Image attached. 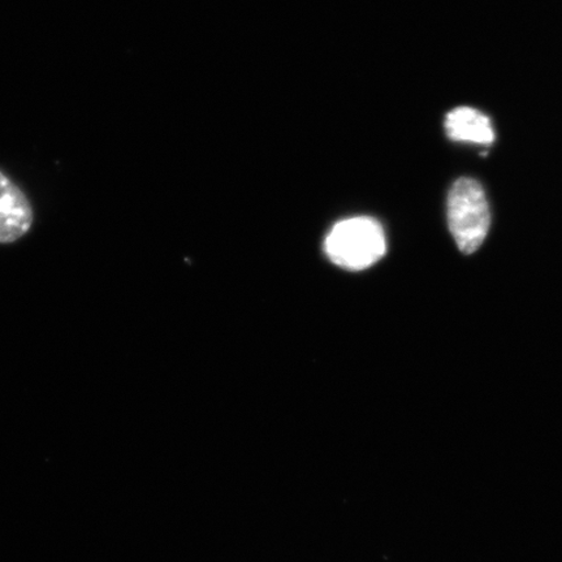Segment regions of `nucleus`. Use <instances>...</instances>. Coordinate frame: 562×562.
I'll return each mask as SVG.
<instances>
[{"label":"nucleus","instance_id":"3","mask_svg":"<svg viewBox=\"0 0 562 562\" xmlns=\"http://www.w3.org/2000/svg\"><path fill=\"white\" fill-rule=\"evenodd\" d=\"M34 222L32 203L15 181L0 171V245H10L30 234Z\"/></svg>","mask_w":562,"mask_h":562},{"label":"nucleus","instance_id":"1","mask_svg":"<svg viewBox=\"0 0 562 562\" xmlns=\"http://www.w3.org/2000/svg\"><path fill=\"white\" fill-rule=\"evenodd\" d=\"M325 250L328 258L342 269H369L385 255L384 229L371 217H350L335 224L329 231Z\"/></svg>","mask_w":562,"mask_h":562},{"label":"nucleus","instance_id":"2","mask_svg":"<svg viewBox=\"0 0 562 562\" xmlns=\"http://www.w3.org/2000/svg\"><path fill=\"white\" fill-rule=\"evenodd\" d=\"M448 224L462 252L472 255L481 248L488 234L491 215L480 182L470 178L454 182L448 195Z\"/></svg>","mask_w":562,"mask_h":562},{"label":"nucleus","instance_id":"4","mask_svg":"<svg viewBox=\"0 0 562 562\" xmlns=\"http://www.w3.org/2000/svg\"><path fill=\"white\" fill-rule=\"evenodd\" d=\"M446 130L448 137L457 143L490 145L495 140L490 119L472 108H459L449 112Z\"/></svg>","mask_w":562,"mask_h":562}]
</instances>
